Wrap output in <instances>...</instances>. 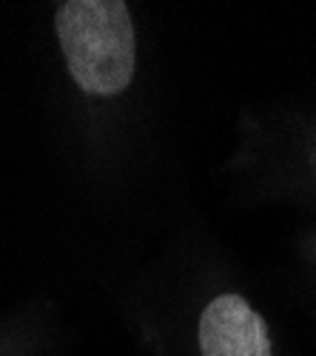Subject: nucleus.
Instances as JSON below:
<instances>
[{
	"label": "nucleus",
	"instance_id": "obj_1",
	"mask_svg": "<svg viewBox=\"0 0 316 356\" xmlns=\"http://www.w3.org/2000/svg\"><path fill=\"white\" fill-rule=\"evenodd\" d=\"M54 29L74 83L92 97L123 95L137 69V38L120 0H69L57 6Z\"/></svg>",
	"mask_w": 316,
	"mask_h": 356
},
{
	"label": "nucleus",
	"instance_id": "obj_2",
	"mask_svg": "<svg viewBox=\"0 0 316 356\" xmlns=\"http://www.w3.org/2000/svg\"><path fill=\"white\" fill-rule=\"evenodd\" d=\"M203 356H274L265 319L240 293L211 300L199 316Z\"/></svg>",
	"mask_w": 316,
	"mask_h": 356
}]
</instances>
